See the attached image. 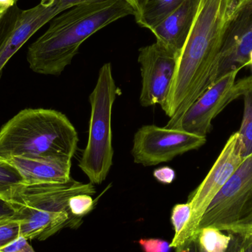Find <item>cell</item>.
<instances>
[{
	"label": "cell",
	"instance_id": "cell-24",
	"mask_svg": "<svg viewBox=\"0 0 252 252\" xmlns=\"http://www.w3.org/2000/svg\"><path fill=\"white\" fill-rule=\"evenodd\" d=\"M28 241L25 237L19 236L10 244L0 248V252H35Z\"/></svg>",
	"mask_w": 252,
	"mask_h": 252
},
{
	"label": "cell",
	"instance_id": "cell-33",
	"mask_svg": "<svg viewBox=\"0 0 252 252\" xmlns=\"http://www.w3.org/2000/svg\"><path fill=\"white\" fill-rule=\"evenodd\" d=\"M176 252H182V248H177V249H176Z\"/></svg>",
	"mask_w": 252,
	"mask_h": 252
},
{
	"label": "cell",
	"instance_id": "cell-15",
	"mask_svg": "<svg viewBox=\"0 0 252 252\" xmlns=\"http://www.w3.org/2000/svg\"><path fill=\"white\" fill-rule=\"evenodd\" d=\"M185 0H139L136 8V23L152 30L173 13Z\"/></svg>",
	"mask_w": 252,
	"mask_h": 252
},
{
	"label": "cell",
	"instance_id": "cell-10",
	"mask_svg": "<svg viewBox=\"0 0 252 252\" xmlns=\"http://www.w3.org/2000/svg\"><path fill=\"white\" fill-rule=\"evenodd\" d=\"M179 55L156 41L139 50L142 90L139 103L143 107L165 102L174 78Z\"/></svg>",
	"mask_w": 252,
	"mask_h": 252
},
{
	"label": "cell",
	"instance_id": "cell-22",
	"mask_svg": "<svg viewBox=\"0 0 252 252\" xmlns=\"http://www.w3.org/2000/svg\"><path fill=\"white\" fill-rule=\"evenodd\" d=\"M94 205V201L91 195L78 194L71 197L69 200V211L74 216H85L91 211Z\"/></svg>",
	"mask_w": 252,
	"mask_h": 252
},
{
	"label": "cell",
	"instance_id": "cell-11",
	"mask_svg": "<svg viewBox=\"0 0 252 252\" xmlns=\"http://www.w3.org/2000/svg\"><path fill=\"white\" fill-rule=\"evenodd\" d=\"M252 51V0H237L223 35L215 82L229 72L246 67Z\"/></svg>",
	"mask_w": 252,
	"mask_h": 252
},
{
	"label": "cell",
	"instance_id": "cell-7",
	"mask_svg": "<svg viewBox=\"0 0 252 252\" xmlns=\"http://www.w3.org/2000/svg\"><path fill=\"white\" fill-rule=\"evenodd\" d=\"M244 158L239 133L237 131L229 138L205 179L189 195L188 202L191 207L190 218L179 236L172 240L171 248H181L191 240L197 238L200 223L206 210Z\"/></svg>",
	"mask_w": 252,
	"mask_h": 252
},
{
	"label": "cell",
	"instance_id": "cell-23",
	"mask_svg": "<svg viewBox=\"0 0 252 252\" xmlns=\"http://www.w3.org/2000/svg\"><path fill=\"white\" fill-rule=\"evenodd\" d=\"M139 244L143 252H170V243L158 238L141 239Z\"/></svg>",
	"mask_w": 252,
	"mask_h": 252
},
{
	"label": "cell",
	"instance_id": "cell-5",
	"mask_svg": "<svg viewBox=\"0 0 252 252\" xmlns=\"http://www.w3.org/2000/svg\"><path fill=\"white\" fill-rule=\"evenodd\" d=\"M118 91L112 64L106 63L99 70L97 83L90 95L88 142L78 164L93 185H101L113 164L112 115Z\"/></svg>",
	"mask_w": 252,
	"mask_h": 252
},
{
	"label": "cell",
	"instance_id": "cell-3",
	"mask_svg": "<svg viewBox=\"0 0 252 252\" xmlns=\"http://www.w3.org/2000/svg\"><path fill=\"white\" fill-rule=\"evenodd\" d=\"M78 141L75 126L62 112L24 109L0 129V160L12 157L72 160Z\"/></svg>",
	"mask_w": 252,
	"mask_h": 252
},
{
	"label": "cell",
	"instance_id": "cell-13",
	"mask_svg": "<svg viewBox=\"0 0 252 252\" xmlns=\"http://www.w3.org/2000/svg\"><path fill=\"white\" fill-rule=\"evenodd\" d=\"M200 2L201 0H185L179 8L151 30L157 41L179 56L192 29Z\"/></svg>",
	"mask_w": 252,
	"mask_h": 252
},
{
	"label": "cell",
	"instance_id": "cell-21",
	"mask_svg": "<svg viewBox=\"0 0 252 252\" xmlns=\"http://www.w3.org/2000/svg\"><path fill=\"white\" fill-rule=\"evenodd\" d=\"M190 216L191 207L189 203L178 204L174 206L171 214V221L175 231L173 240H176L182 233L184 228L189 221Z\"/></svg>",
	"mask_w": 252,
	"mask_h": 252
},
{
	"label": "cell",
	"instance_id": "cell-6",
	"mask_svg": "<svg viewBox=\"0 0 252 252\" xmlns=\"http://www.w3.org/2000/svg\"><path fill=\"white\" fill-rule=\"evenodd\" d=\"M252 224V154L244 158L215 197L203 216L198 231L213 226L235 235Z\"/></svg>",
	"mask_w": 252,
	"mask_h": 252
},
{
	"label": "cell",
	"instance_id": "cell-4",
	"mask_svg": "<svg viewBox=\"0 0 252 252\" xmlns=\"http://www.w3.org/2000/svg\"><path fill=\"white\" fill-rule=\"evenodd\" d=\"M95 192L93 184L72 179L63 184H22L13 189L4 204L19 220L20 236L44 241L67 224L71 197Z\"/></svg>",
	"mask_w": 252,
	"mask_h": 252
},
{
	"label": "cell",
	"instance_id": "cell-20",
	"mask_svg": "<svg viewBox=\"0 0 252 252\" xmlns=\"http://www.w3.org/2000/svg\"><path fill=\"white\" fill-rule=\"evenodd\" d=\"M20 236L19 220L11 213L0 215V248Z\"/></svg>",
	"mask_w": 252,
	"mask_h": 252
},
{
	"label": "cell",
	"instance_id": "cell-25",
	"mask_svg": "<svg viewBox=\"0 0 252 252\" xmlns=\"http://www.w3.org/2000/svg\"><path fill=\"white\" fill-rule=\"evenodd\" d=\"M154 177L160 183L169 185L176 179V172L170 167H159L154 170Z\"/></svg>",
	"mask_w": 252,
	"mask_h": 252
},
{
	"label": "cell",
	"instance_id": "cell-17",
	"mask_svg": "<svg viewBox=\"0 0 252 252\" xmlns=\"http://www.w3.org/2000/svg\"><path fill=\"white\" fill-rule=\"evenodd\" d=\"M232 238L233 235L213 226L201 228L197 236L200 247L207 252H228Z\"/></svg>",
	"mask_w": 252,
	"mask_h": 252
},
{
	"label": "cell",
	"instance_id": "cell-9",
	"mask_svg": "<svg viewBox=\"0 0 252 252\" xmlns=\"http://www.w3.org/2000/svg\"><path fill=\"white\" fill-rule=\"evenodd\" d=\"M238 72L232 71L217 80L169 128L207 136L211 131L213 120L231 102L242 96L244 79L236 81Z\"/></svg>",
	"mask_w": 252,
	"mask_h": 252
},
{
	"label": "cell",
	"instance_id": "cell-12",
	"mask_svg": "<svg viewBox=\"0 0 252 252\" xmlns=\"http://www.w3.org/2000/svg\"><path fill=\"white\" fill-rule=\"evenodd\" d=\"M59 14L55 0H41L35 7L22 11L16 29L0 51V77L12 56L40 28Z\"/></svg>",
	"mask_w": 252,
	"mask_h": 252
},
{
	"label": "cell",
	"instance_id": "cell-29",
	"mask_svg": "<svg viewBox=\"0 0 252 252\" xmlns=\"http://www.w3.org/2000/svg\"><path fill=\"white\" fill-rule=\"evenodd\" d=\"M235 235L241 237L243 239L249 240L252 242V224L249 226L248 227L244 228Z\"/></svg>",
	"mask_w": 252,
	"mask_h": 252
},
{
	"label": "cell",
	"instance_id": "cell-2",
	"mask_svg": "<svg viewBox=\"0 0 252 252\" xmlns=\"http://www.w3.org/2000/svg\"><path fill=\"white\" fill-rule=\"evenodd\" d=\"M136 15L127 0H99L71 7L50 22L45 32L28 47L27 60L33 72L59 75L78 54L81 44L110 24Z\"/></svg>",
	"mask_w": 252,
	"mask_h": 252
},
{
	"label": "cell",
	"instance_id": "cell-18",
	"mask_svg": "<svg viewBox=\"0 0 252 252\" xmlns=\"http://www.w3.org/2000/svg\"><path fill=\"white\" fill-rule=\"evenodd\" d=\"M22 184L25 182L19 172L8 161L0 160V201L4 203L13 189Z\"/></svg>",
	"mask_w": 252,
	"mask_h": 252
},
{
	"label": "cell",
	"instance_id": "cell-8",
	"mask_svg": "<svg viewBox=\"0 0 252 252\" xmlns=\"http://www.w3.org/2000/svg\"><path fill=\"white\" fill-rule=\"evenodd\" d=\"M206 142L207 136L179 129L143 126L138 129L133 136L131 155L136 164L145 167L156 166L198 149Z\"/></svg>",
	"mask_w": 252,
	"mask_h": 252
},
{
	"label": "cell",
	"instance_id": "cell-14",
	"mask_svg": "<svg viewBox=\"0 0 252 252\" xmlns=\"http://www.w3.org/2000/svg\"><path fill=\"white\" fill-rule=\"evenodd\" d=\"M20 173L27 185L66 183L70 177L72 160L60 158L12 157L7 161Z\"/></svg>",
	"mask_w": 252,
	"mask_h": 252
},
{
	"label": "cell",
	"instance_id": "cell-19",
	"mask_svg": "<svg viewBox=\"0 0 252 252\" xmlns=\"http://www.w3.org/2000/svg\"><path fill=\"white\" fill-rule=\"evenodd\" d=\"M22 11L16 4L0 16V51L16 29Z\"/></svg>",
	"mask_w": 252,
	"mask_h": 252
},
{
	"label": "cell",
	"instance_id": "cell-31",
	"mask_svg": "<svg viewBox=\"0 0 252 252\" xmlns=\"http://www.w3.org/2000/svg\"><path fill=\"white\" fill-rule=\"evenodd\" d=\"M133 4H134L135 6V10H136V8H137V4L138 1H139V0H133Z\"/></svg>",
	"mask_w": 252,
	"mask_h": 252
},
{
	"label": "cell",
	"instance_id": "cell-34",
	"mask_svg": "<svg viewBox=\"0 0 252 252\" xmlns=\"http://www.w3.org/2000/svg\"></svg>",
	"mask_w": 252,
	"mask_h": 252
},
{
	"label": "cell",
	"instance_id": "cell-1",
	"mask_svg": "<svg viewBox=\"0 0 252 252\" xmlns=\"http://www.w3.org/2000/svg\"><path fill=\"white\" fill-rule=\"evenodd\" d=\"M237 0H201L186 42L178 58L170 93L161 109L176 124L215 82L223 35Z\"/></svg>",
	"mask_w": 252,
	"mask_h": 252
},
{
	"label": "cell",
	"instance_id": "cell-32",
	"mask_svg": "<svg viewBox=\"0 0 252 252\" xmlns=\"http://www.w3.org/2000/svg\"><path fill=\"white\" fill-rule=\"evenodd\" d=\"M198 252H207L202 248V247H200L199 244H198Z\"/></svg>",
	"mask_w": 252,
	"mask_h": 252
},
{
	"label": "cell",
	"instance_id": "cell-27",
	"mask_svg": "<svg viewBox=\"0 0 252 252\" xmlns=\"http://www.w3.org/2000/svg\"><path fill=\"white\" fill-rule=\"evenodd\" d=\"M18 0H0V16L5 13L7 10L17 4Z\"/></svg>",
	"mask_w": 252,
	"mask_h": 252
},
{
	"label": "cell",
	"instance_id": "cell-26",
	"mask_svg": "<svg viewBox=\"0 0 252 252\" xmlns=\"http://www.w3.org/2000/svg\"><path fill=\"white\" fill-rule=\"evenodd\" d=\"M96 1H99V0H55V3H56L59 13H61L65 11V10H68V9L71 8V7H75V6ZM127 1L130 2L135 9L133 0H127Z\"/></svg>",
	"mask_w": 252,
	"mask_h": 252
},
{
	"label": "cell",
	"instance_id": "cell-16",
	"mask_svg": "<svg viewBox=\"0 0 252 252\" xmlns=\"http://www.w3.org/2000/svg\"><path fill=\"white\" fill-rule=\"evenodd\" d=\"M244 79V117L238 132L242 145L243 156L246 158L252 154V75Z\"/></svg>",
	"mask_w": 252,
	"mask_h": 252
},
{
	"label": "cell",
	"instance_id": "cell-28",
	"mask_svg": "<svg viewBox=\"0 0 252 252\" xmlns=\"http://www.w3.org/2000/svg\"><path fill=\"white\" fill-rule=\"evenodd\" d=\"M182 248V252H198V240L197 238L191 240Z\"/></svg>",
	"mask_w": 252,
	"mask_h": 252
},
{
	"label": "cell",
	"instance_id": "cell-30",
	"mask_svg": "<svg viewBox=\"0 0 252 252\" xmlns=\"http://www.w3.org/2000/svg\"><path fill=\"white\" fill-rule=\"evenodd\" d=\"M246 66H250V67L252 68V51L250 54V57H249V60L248 62H247V65H246Z\"/></svg>",
	"mask_w": 252,
	"mask_h": 252
}]
</instances>
